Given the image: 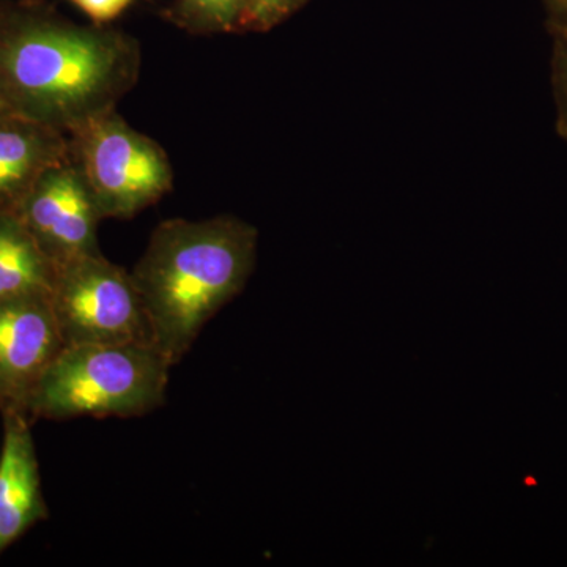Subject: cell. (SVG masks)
Here are the masks:
<instances>
[{"mask_svg":"<svg viewBox=\"0 0 567 567\" xmlns=\"http://www.w3.org/2000/svg\"><path fill=\"white\" fill-rule=\"evenodd\" d=\"M140 41L78 24L48 0H0V100L65 134L117 111L141 76Z\"/></svg>","mask_w":567,"mask_h":567,"instance_id":"obj_1","label":"cell"},{"mask_svg":"<svg viewBox=\"0 0 567 567\" xmlns=\"http://www.w3.org/2000/svg\"><path fill=\"white\" fill-rule=\"evenodd\" d=\"M257 230L234 216L159 223L132 271L155 344L177 364L213 317L244 290Z\"/></svg>","mask_w":567,"mask_h":567,"instance_id":"obj_2","label":"cell"},{"mask_svg":"<svg viewBox=\"0 0 567 567\" xmlns=\"http://www.w3.org/2000/svg\"><path fill=\"white\" fill-rule=\"evenodd\" d=\"M173 363L156 346L63 347L33 388L29 420L134 417L166 401Z\"/></svg>","mask_w":567,"mask_h":567,"instance_id":"obj_3","label":"cell"},{"mask_svg":"<svg viewBox=\"0 0 567 567\" xmlns=\"http://www.w3.org/2000/svg\"><path fill=\"white\" fill-rule=\"evenodd\" d=\"M70 163L80 171L102 219H132L173 192L166 151L117 111L69 134Z\"/></svg>","mask_w":567,"mask_h":567,"instance_id":"obj_4","label":"cell"},{"mask_svg":"<svg viewBox=\"0 0 567 567\" xmlns=\"http://www.w3.org/2000/svg\"><path fill=\"white\" fill-rule=\"evenodd\" d=\"M51 306L65 347L156 346L132 271L102 252L59 265Z\"/></svg>","mask_w":567,"mask_h":567,"instance_id":"obj_5","label":"cell"},{"mask_svg":"<svg viewBox=\"0 0 567 567\" xmlns=\"http://www.w3.org/2000/svg\"><path fill=\"white\" fill-rule=\"evenodd\" d=\"M17 215L58 267L102 252L96 237L102 216L70 159L37 182Z\"/></svg>","mask_w":567,"mask_h":567,"instance_id":"obj_6","label":"cell"},{"mask_svg":"<svg viewBox=\"0 0 567 567\" xmlns=\"http://www.w3.org/2000/svg\"><path fill=\"white\" fill-rule=\"evenodd\" d=\"M63 347L51 297L0 301V412L25 413L33 388Z\"/></svg>","mask_w":567,"mask_h":567,"instance_id":"obj_7","label":"cell"},{"mask_svg":"<svg viewBox=\"0 0 567 567\" xmlns=\"http://www.w3.org/2000/svg\"><path fill=\"white\" fill-rule=\"evenodd\" d=\"M2 413L0 450V557L25 533L50 517L43 492L32 421L25 413Z\"/></svg>","mask_w":567,"mask_h":567,"instance_id":"obj_8","label":"cell"},{"mask_svg":"<svg viewBox=\"0 0 567 567\" xmlns=\"http://www.w3.org/2000/svg\"><path fill=\"white\" fill-rule=\"evenodd\" d=\"M69 159V134L17 115L0 118V213H17L37 182Z\"/></svg>","mask_w":567,"mask_h":567,"instance_id":"obj_9","label":"cell"},{"mask_svg":"<svg viewBox=\"0 0 567 567\" xmlns=\"http://www.w3.org/2000/svg\"><path fill=\"white\" fill-rule=\"evenodd\" d=\"M58 265L44 254L17 213H0V301L48 295Z\"/></svg>","mask_w":567,"mask_h":567,"instance_id":"obj_10","label":"cell"},{"mask_svg":"<svg viewBox=\"0 0 567 567\" xmlns=\"http://www.w3.org/2000/svg\"><path fill=\"white\" fill-rule=\"evenodd\" d=\"M251 0H173L166 17L194 35H215L245 29Z\"/></svg>","mask_w":567,"mask_h":567,"instance_id":"obj_11","label":"cell"},{"mask_svg":"<svg viewBox=\"0 0 567 567\" xmlns=\"http://www.w3.org/2000/svg\"><path fill=\"white\" fill-rule=\"evenodd\" d=\"M306 0H251L245 29L267 31L300 9Z\"/></svg>","mask_w":567,"mask_h":567,"instance_id":"obj_12","label":"cell"},{"mask_svg":"<svg viewBox=\"0 0 567 567\" xmlns=\"http://www.w3.org/2000/svg\"><path fill=\"white\" fill-rule=\"evenodd\" d=\"M82 13L91 18L93 24H110L128 9L134 0H69Z\"/></svg>","mask_w":567,"mask_h":567,"instance_id":"obj_13","label":"cell"},{"mask_svg":"<svg viewBox=\"0 0 567 567\" xmlns=\"http://www.w3.org/2000/svg\"><path fill=\"white\" fill-rule=\"evenodd\" d=\"M548 14L559 28L567 24V0H546Z\"/></svg>","mask_w":567,"mask_h":567,"instance_id":"obj_14","label":"cell"},{"mask_svg":"<svg viewBox=\"0 0 567 567\" xmlns=\"http://www.w3.org/2000/svg\"><path fill=\"white\" fill-rule=\"evenodd\" d=\"M563 32H565V39H563L561 59H559V71H561L563 91H565L567 100V25H563Z\"/></svg>","mask_w":567,"mask_h":567,"instance_id":"obj_15","label":"cell"},{"mask_svg":"<svg viewBox=\"0 0 567 567\" xmlns=\"http://www.w3.org/2000/svg\"><path fill=\"white\" fill-rule=\"evenodd\" d=\"M7 115H11L9 111H7L6 104L0 100V118L7 117Z\"/></svg>","mask_w":567,"mask_h":567,"instance_id":"obj_16","label":"cell"}]
</instances>
